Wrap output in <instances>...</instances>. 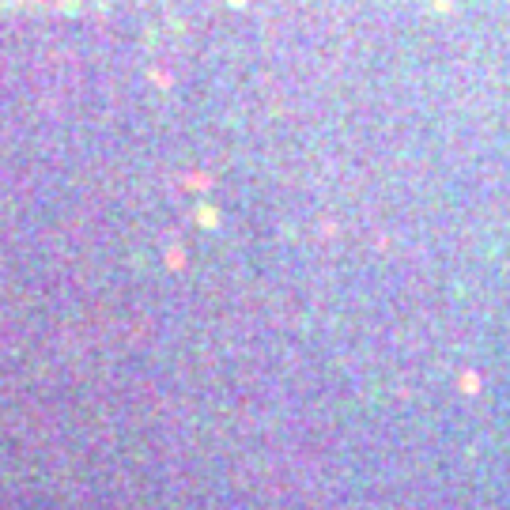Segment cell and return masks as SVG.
<instances>
[{
    "instance_id": "obj_1",
    "label": "cell",
    "mask_w": 510,
    "mask_h": 510,
    "mask_svg": "<svg viewBox=\"0 0 510 510\" xmlns=\"http://www.w3.org/2000/svg\"><path fill=\"white\" fill-rule=\"evenodd\" d=\"M0 4H65V0H0Z\"/></svg>"
}]
</instances>
